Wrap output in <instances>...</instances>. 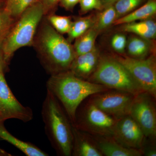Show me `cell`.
Masks as SVG:
<instances>
[{"label": "cell", "mask_w": 156, "mask_h": 156, "mask_svg": "<svg viewBox=\"0 0 156 156\" xmlns=\"http://www.w3.org/2000/svg\"><path fill=\"white\" fill-rule=\"evenodd\" d=\"M32 46L50 76L69 70L76 56L73 45L53 28L47 18L40 23Z\"/></svg>", "instance_id": "cell-1"}, {"label": "cell", "mask_w": 156, "mask_h": 156, "mask_svg": "<svg viewBox=\"0 0 156 156\" xmlns=\"http://www.w3.org/2000/svg\"><path fill=\"white\" fill-rule=\"evenodd\" d=\"M46 87L61 104L72 124L78 107L86 98L110 89L78 78L69 70L50 76Z\"/></svg>", "instance_id": "cell-2"}, {"label": "cell", "mask_w": 156, "mask_h": 156, "mask_svg": "<svg viewBox=\"0 0 156 156\" xmlns=\"http://www.w3.org/2000/svg\"><path fill=\"white\" fill-rule=\"evenodd\" d=\"M41 115L45 133L56 154L72 156V123L59 101L48 90L42 105Z\"/></svg>", "instance_id": "cell-3"}, {"label": "cell", "mask_w": 156, "mask_h": 156, "mask_svg": "<svg viewBox=\"0 0 156 156\" xmlns=\"http://www.w3.org/2000/svg\"><path fill=\"white\" fill-rule=\"evenodd\" d=\"M44 16L43 6L37 0L16 19L1 48L7 64L18 49L32 46Z\"/></svg>", "instance_id": "cell-4"}, {"label": "cell", "mask_w": 156, "mask_h": 156, "mask_svg": "<svg viewBox=\"0 0 156 156\" xmlns=\"http://www.w3.org/2000/svg\"><path fill=\"white\" fill-rule=\"evenodd\" d=\"M87 80L135 95L143 92L126 68L112 56H101L95 70Z\"/></svg>", "instance_id": "cell-5"}, {"label": "cell", "mask_w": 156, "mask_h": 156, "mask_svg": "<svg viewBox=\"0 0 156 156\" xmlns=\"http://www.w3.org/2000/svg\"><path fill=\"white\" fill-rule=\"evenodd\" d=\"M117 120L89 101L78 107L73 126L91 135L112 136Z\"/></svg>", "instance_id": "cell-6"}, {"label": "cell", "mask_w": 156, "mask_h": 156, "mask_svg": "<svg viewBox=\"0 0 156 156\" xmlns=\"http://www.w3.org/2000/svg\"><path fill=\"white\" fill-rule=\"evenodd\" d=\"M129 72L143 92L156 98V62L154 55L144 58L122 54L112 56Z\"/></svg>", "instance_id": "cell-7"}, {"label": "cell", "mask_w": 156, "mask_h": 156, "mask_svg": "<svg viewBox=\"0 0 156 156\" xmlns=\"http://www.w3.org/2000/svg\"><path fill=\"white\" fill-rule=\"evenodd\" d=\"M155 99L147 92L138 93L134 96L129 113L141 128L145 137L153 140L156 136Z\"/></svg>", "instance_id": "cell-8"}, {"label": "cell", "mask_w": 156, "mask_h": 156, "mask_svg": "<svg viewBox=\"0 0 156 156\" xmlns=\"http://www.w3.org/2000/svg\"><path fill=\"white\" fill-rule=\"evenodd\" d=\"M134 96L125 91L108 89L91 95L89 101L102 111L118 120L129 114Z\"/></svg>", "instance_id": "cell-9"}, {"label": "cell", "mask_w": 156, "mask_h": 156, "mask_svg": "<svg viewBox=\"0 0 156 156\" xmlns=\"http://www.w3.org/2000/svg\"><path fill=\"white\" fill-rule=\"evenodd\" d=\"M32 110L17 100L7 84L4 73L0 74V121L16 119L24 123L33 119Z\"/></svg>", "instance_id": "cell-10"}, {"label": "cell", "mask_w": 156, "mask_h": 156, "mask_svg": "<svg viewBox=\"0 0 156 156\" xmlns=\"http://www.w3.org/2000/svg\"><path fill=\"white\" fill-rule=\"evenodd\" d=\"M112 137L125 147L140 150L145 138L141 128L129 114L117 120Z\"/></svg>", "instance_id": "cell-11"}, {"label": "cell", "mask_w": 156, "mask_h": 156, "mask_svg": "<svg viewBox=\"0 0 156 156\" xmlns=\"http://www.w3.org/2000/svg\"><path fill=\"white\" fill-rule=\"evenodd\" d=\"M100 52L96 47L88 53L76 56L69 70L77 77L87 80L98 64Z\"/></svg>", "instance_id": "cell-12"}, {"label": "cell", "mask_w": 156, "mask_h": 156, "mask_svg": "<svg viewBox=\"0 0 156 156\" xmlns=\"http://www.w3.org/2000/svg\"><path fill=\"white\" fill-rule=\"evenodd\" d=\"M89 135L103 156L143 155L141 151L125 147L117 142L112 136H96L90 134Z\"/></svg>", "instance_id": "cell-13"}, {"label": "cell", "mask_w": 156, "mask_h": 156, "mask_svg": "<svg viewBox=\"0 0 156 156\" xmlns=\"http://www.w3.org/2000/svg\"><path fill=\"white\" fill-rule=\"evenodd\" d=\"M73 134L72 156H103L89 134L73 125Z\"/></svg>", "instance_id": "cell-14"}, {"label": "cell", "mask_w": 156, "mask_h": 156, "mask_svg": "<svg viewBox=\"0 0 156 156\" xmlns=\"http://www.w3.org/2000/svg\"><path fill=\"white\" fill-rule=\"evenodd\" d=\"M0 122V139L5 140L27 156H48L49 154L33 144L25 142L13 136L7 131L3 124Z\"/></svg>", "instance_id": "cell-15"}, {"label": "cell", "mask_w": 156, "mask_h": 156, "mask_svg": "<svg viewBox=\"0 0 156 156\" xmlns=\"http://www.w3.org/2000/svg\"><path fill=\"white\" fill-rule=\"evenodd\" d=\"M122 30L131 33L147 40H153L156 38V23L154 20L146 19L139 22H132L122 24Z\"/></svg>", "instance_id": "cell-16"}, {"label": "cell", "mask_w": 156, "mask_h": 156, "mask_svg": "<svg viewBox=\"0 0 156 156\" xmlns=\"http://www.w3.org/2000/svg\"><path fill=\"white\" fill-rule=\"evenodd\" d=\"M156 13V0H148L140 8L135 9L124 17L116 20L113 24L122 25L137 20L148 19L155 15Z\"/></svg>", "instance_id": "cell-17"}, {"label": "cell", "mask_w": 156, "mask_h": 156, "mask_svg": "<svg viewBox=\"0 0 156 156\" xmlns=\"http://www.w3.org/2000/svg\"><path fill=\"white\" fill-rule=\"evenodd\" d=\"M151 41L137 36L131 37L127 41L126 45L129 56L136 58L147 57L152 50Z\"/></svg>", "instance_id": "cell-18"}, {"label": "cell", "mask_w": 156, "mask_h": 156, "mask_svg": "<svg viewBox=\"0 0 156 156\" xmlns=\"http://www.w3.org/2000/svg\"><path fill=\"white\" fill-rule=\"evenodd\" d=\"M98 32L93 26L75 40L73 45L76 56L88 53L95 48V42Z\"/></svg>", "instance_id": "cell-19"}, {"label": "cell", "mask_w": 156, "mask_h": 156, "mask_svg": "<svg viewBox=\"0 0 156 156\" xmlns=\"http://www.w3.org/2000/svg\"><path fill=\"white\" fill-rule=\"evenodd\" d=\"M95 19V16L90 15L78 18L73 21L69 31L67 33L68 41L71 43L74 40L85 33L93 26Z\"/></svg>", "instance_id": "cell-20"}, {"label": "cell", "mask_w": 156, "mask_h": 156, "mask_svg": "<svg viewBox=\"0 0 156 156\" xmlns=\"http://www.w3.org/2000/svg\"><path fill=\"white\" fill-rule=\"evenodd\" d=\"M98 15L95 16V22L93 25L98 32H101L108 28L116 19V13L113 5L104 7Z\"/></svg>", "instance_id": "cell-21"}, {"label": "cell", "mask_w": 156, "mask_h": 156, "mask_svg": "<svg viewBox=\"0 0 156 156\" xmlns=\"http://www.w3.org/2000/svg\"><path fill=\"white\" fill-rule=\"evenodd\" d=\"M37 0H5L3 8L10 15L16 19L29 7Z\"/></svg>", "instance_id": "cell-22"}, {"label": "cell", "mask_w": 156, "mask_h": 156, "mask_svg": "<svg viewBox=\"0 0 156 156\" xmlns=\"http://www.w3.org/2000/svg\"><path fill=\"white\" fill-rule=\"evenodd\" d=\"M46 18L53 28L61 34L69 32L73 22L71 17L58 16L54 13L49 14Z\"/></svg>", "instance_id": "cell-23"}, {"label": "cell", "mask_w": 156, "mask_h": 156, "mask_svg": "<svg viewBox=\"0 0 156 156\" xmlns=\"http://www.w3.org/2000/svg\"><path fill=\"white\" fill-rule=\"evenodd\" d=\"M144 1V0H118L114 5L116 13V20L131 13L141 5Z\"/></svg>", "instance_id": "cell-24"}, {"label": "cell", "mask_w": 156, "mask_h": 156, "mask_svg": "<svg viewBox=\"0 0 156 156\" xmlns=\"http://www.w3.org/2000/svg\"><path fill=\"white\" fill-rule=\"evenodd\" d=\"M4 9L0 10V48L15 20Z\"/></svg>", "instance_id": "cell-25"}, {"label": "cell", "mask_w": 156, "mask_h": 156, "mask_svg": "<svg viewBox=\"0 0 156 156\" xmlns=\"http://www.w3.org/2000/svg\"><path fill=\"white\" fill-rule=\"evenodd\" d=\"M127 40L125 35L117 34L112 38L111 45L112 48L118 54H124L127 45Z\"/></svg>", "instance_id": "cell-26"}, {"label": "cell", "mask_w": 156, "mask_h": 156, "mask_svg": "<svg viewBox=\"0 0 156 156\" xmlns=\"http://www.w3.org/2000/svg\"><path fill=\"white\" fill-rule=\"evenodd\" d=\"M80 13L85 14L92 10L101 11L104 7L101 0H80Z\"/></svg>", "instance_id": "cell-27"}, {"label": "cell", "mask_w": 156, "mask_h": 156, "mask_svg": "<svg viewBox=\"0 0 156 156\" xmlns=\"http://www.w3.org/2000/svg\"><path fill=\"white\" fill-rule=\"evenodd\" d=\"M44 9V16L53 14L60 0H38Z\"/></svg>", "instance_id": "cell-28"}, {"label": "cell", "mask_w": 156, "mask_h": 156, "mask_svg": "<svg viewBox=\"0 0 156 156\" xmlns=\"http://www.w3.org/2000/svg\"><path fill=\"white\" fill-rule=\"evenodd\" d=\"M155 140L150 139V142L147 143L146 138L145 137L143 142L142 147L140 149L143 155L146 156H156V150L154 144H152L151 141Z\"/></svg>", "instance_id": "cell-29"}, {"label": "cell", "mask_w": 156, "mask_h": 156, "mask_svg": "<svg viewBox=\"0 0 156 156\" xmlns=\"http://www.w3.org/2000/svg\"><path fill=\"white\" fill-rule=\"evenodd\" d=\"M80 1V0H60L58 4L66 11H72Z\"/></svg>", "instance_id": "cell-30"}, {"label": "cell", "mask_w": 156, "mask_h": 156, "mask_svg": "<svg viewBox=\"0 0 156 156\" xmlns=\"http://www.w3.org/2000/svg\"><path fill=\"white\" fill-rule=\"evenodd\" d=\"M8 65V64H7L5 60L2 49L0 48V74L2 73H4Z\"/></svg>", "instance_id": "cell-31"}, {"label": "cell", "mask_w": 156, "mask_h": 156, "mask_svg": "<svg viewBox=\"0 0 156 156\" xmlns=\"http://www.w3.org/2000/svg\"><path fill=\"white\" fill-rule=\"evenodd\" d=\"M101 1L103 4L104 7H105L106 6L113 5L118 0H101Z\"/></svg>", "instance_id": "cell-32"}, {"label": "cell", "mask_w": 156, "mask_h": 156, "mask_svg": "<svg viewBox=\"0 0 156 156\" xmlns=\"http://www.w3.org/2000/svg\"><path fill=\"white\" fill-rule=\"evenodd\" d=\"M0 156H11V154L6 152L5 151L1 150H0Z\"/></svg>", "instance_id": "cell-33"}, {"label": "cell", "mask_w": 156, "mask_h": 156, "mask_svg": "<svg viewBox=\"0 0 156 156\" xmlns=\"http://www.w3.org/2000/svg\"><path fill=\"white\" fill-rule=\"evenodd\" d=\"M3 8H2V6H1V4H0V10H1V9H2Z\"/></svg>", "instance_id": "cell-34"}, {"label": "cell", "mask_w": 156, "mask_h": 156, "mask_svg": "<svg viewBox=\"0 0 156 156\" xmlns=\"http://www.w3.org/2000/svg\"><path fill=\"white\" fill-rule=\"evenodd\" d=\"M0 140H1V139H0Z\"/></svg>", "instance_id": "cell-35"}, {"label": "cell", "mask_w": 156, "mask_h": 156, "mask_svg": "<svg viewBox=\"0 0 156 156\" xmlns=\"http://www.w3.org/2000/svg\"><path fill=\"white\" fill-rule=\"evenodd\" d=\"M0 122H1V121H0Z\"/></svg>", "instance_id": "cell-36"}]
</instances>
